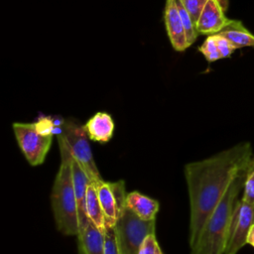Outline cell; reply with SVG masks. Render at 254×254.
Segmentation results:
<instances>
[{"mask_svg": "<svg viewBox=\"0 0 254 254\" xmlns=\"http://www.w3.org/2000/svg\"><path fill=\"white\" fill-rule=\"evenodd\" d=\"M251 163V144L240 142L206 159L185 166L190 199V247L196 242L202 226L232 182Z\"/></svg>", "mask_w": 254, "mask_h": 254, "instance_id": "cell-1", "label": "cell"}, {"mask_svg": "<svg viewBox=\"0 0 254 254\" xmlns=\"http://www.w3.org/2000/svg\"><path fill=\"white\" fill-rule=\"evenodd\" d=\"M251 165L235 178L219 203L208 216L196 242L190 247V254H224L232 215Z\"/></svg>", "mask_w": 254, "mask_h": 254, "instance_id": "cell-2", "label": "cell"}, {"mask_svg": "<svg viewBox=\"0 0 254 254\" xmlns=\"http://www.w3.org/2000/svg\"><path fill=\"white\" fill-rule=\"evenodd\" d=\"M51 205L58 230L64 235L77 236L79 218L72 182L71 157L64 153H61V165L51 192Z\"/></svg>", "mask_w": 254, "mask_h": 254, "instance_id": "cell-3", "label": "cell"}, {"mask_svg": "<svg viewBox=\"0 0 254 254\" xmlns=\"http://www.w3.org/2000/svg\"><path fill=\"white\" fill-rule=\"evenodd\" d=\"M117 204V220L114 225L116 245L119 254H138L145 237L155 233L156 219L143 220L126 205L124 181L110 183Z\"/></svg>", "mask_w": 254, "mask_h": 254, "instance_id": "cell-4", "label": "cell"}, {"mask_svg": "<svg viewBox=\"0 0 254 254\" xmlns=\"http://www.w3.org/2000/svg\"><path fill=\"white\" fill-rule=\"evenodd\" d=\"M55 130H58L57 138L60 153L67 154L75 160L83 169L92 185L102 181L93 160L88 142L89 138L84 125H79L72 120H61L58 126L54 122V132Z\"/></svg>", "mask_w": 254, "mask_h": 254, "instance_id": "cell-5", "label": "cell"}, {"mask_svg": "<svg viewBox=\"0 0 254 254\" xmlns=\"http://www.w3.org/2000/svg\"><path fill=\"white\" fill-rule=\"evenodd\" d=\"M18 145L31 166L44 163L54 136V121L41 118L37 122H15L12 125Z\"/></svg>", "mask_w": 254, "mask_h": 254, "instance_id": "cell-6", "label": "cell"}, {"mask_svg": "<svg viewBox=\"0 0 254 254\" xmlns=\"http://www.w3.org/2000/svg\"><path fill=\"white\" fill-rule=\"evenodd\" d=\"M254 225V203L238 199L228 233L224 254H237L247 244V237Z\"/></svg>", "mask_w": 254, "mask_h": 254, "instance_id": "cell-7", "label": "cell"}, {"mask_svg": "<svg viewBox=\"0 0 254 254\" xmlns=\"http://www.w3.org/2000/svg\"><path fill=\"white\" fill-rule=\"evenodd\" d=\"M230 19L224 15V9L220 0H208L202 9L196 23V30L201 35L218 34Z\"/></svg>", "mask_w": 254, "mask_h": 254, "instance_id": "cell-8", "label": "cell"}, {"mask_svg": "<svg viewBox=\"0 0 254 254\" xmlns=\"http://www.w3.org/2000/svg\"><path fill=\"white\" fill-rule=\"evenodd\" d=\"M164 21L168 37L173 48L178 52H183L188 49L189 45L187 42V36L176 0H166Z\"/></svg>", "mask_w": 254, "mask_h": 254, "instance_id": "cell-9", "label": "cell"}, {"mask_svg": "<svg viewBox=\"0 0 254 254\" xmlns=\"http://www.w3.org/2000/svg\"><path fill=\"white\" fill-rule=\"evenodd\" d=\"M71 173H72V182L74 188V193L77 204L78 218H79V231L84 228L89 219L86 214L85 209V198H86V190L88 185L91 184L87 175L83 171V169L78 165V163L71 158Z\"/></svg>", "mask_w": 254, "mask_h": 254, "instance_id": "cell-10", "label": "cell"}, {"mask_svg": "<svg viewBox=\"0 0 254 254\" xmlns=\"http://www.w3.org/2000/svg\"><path fill=\"white\" fill-rule=\"evenodd\" d=\"M78 254H105V236L90 220L77 235Z\"/></svg>", "mask_w": 254, "mask_h": 254, "instance_id": "cell-11", "label": "cell"}, {"mask_svg": "<svg viewBox=\"0 0 254 254\" xmlns=\"http://www.w3.org/2000/svg\"><path fill=\"white\" fill-rule=\"evenodd\" d=\"M88 138L99 143L110 141L114 132L112 117L106 112H97L84 124Z\"/></svg>", "mask_w": 254, "mask_h": 254, "instance_id": "cell-12", "label": "cell"}, {"mask_svg": "<svg viewBox=\"0 0 254 254\" xmlns=\"http://www.w3.org/2000/svg\"><path fill=\"white\" fill-rule=\"evenodd\" d=\"M126 205L143 220H154L159 211V202L139 191H131L126 195Z\"/></svg>", "mask_w": 254, "mask_h": 254, "instance_id": "cell-13", "label": "cell"}, {"mask_svg": "<svg viewBox=\"0 0 254 254\" xmlns=\"http://www.w3.org/2000/svg\"><path fill=\"white\" fill-rule=\"evenodd\" d=\"M96 188L99 203L105 220V226H114L117 220V204L110 182L103 180L93 185Z\"/></svg>", "mask_w": 254, "mask_h": 254, "instance_id": "cell-14", "label": "cell"}, {"mask_svg": "<svg viewBox=\"0 0 254 254\" xmlns=\"http://www.w3.org/2000/svg\"><path fill=\"white\" fill-rule=\"evenodd\" d=\"M218 34L226 38L236 49L245 47L254 48V35L251 34L240 21L230 20Z\"/></svg>", "mask_w": 254, "mask_h": 254, "instance_id": "cell-15", "label": "cell"}, {"mask_svg": "<svg viewBox=\"0 0 254 254\" xmlns=\"http://www.w3.org/2000/svg\"><path fill=\"white\" fill-rule=\"evenodd\" d=\"M85 209L88 219L101 231L104 232L105 229V220L102 213V209L99 203L98 194L96 188L89 184L86 190L85 198Z\"/></svg>", "mask_w": 254, "mask_h": 254, "instance_id": "cell-16", "label": "cell"}, {"mask_svg": "<svg viewBox=\"0 0 254 254\" xmlns=\"http://www.w3.org/2000/svg\"><path fill=\"white\" fill-rule=\"evenodd\" d=\"M176 3H177V6H178V10H179L184 28H185V32H186V36H187V42H188V45L190 47L195 42V40L198 36V32H197L196 27H195V25H194V23L191 19L190 14L189 13V11L184 6L182 0H176Z\"/></svg>", "mask_w": 254, "mask_h": 254, "instance_id": "cell-17", "label": "cell"}, {"mask_svg": "<svg viewBox=\"0 0 254 254\" xmlns=\"http://www.w3.org/2000/svg\"><path fill=\"white\" fill-rule=\"evenodd\" d=\"M198 51L204 56L207 62L212 63L221 59L219 51L216 46V42L213 35L207 36L202 45L198 48Z\"/></svg>", "mask_w": 254, "mask_h": 254, "instance_id": "cell-18", "label": "cell"}, {"mask_svg": "<svg viewBox=\"0 0 254 254\" xmlns=\"http://www.w3.org/2000/svg\"><path fill=\"white\" fill-rule=\"evenodd\" d=\"M207 1L208 0H182L184 6L190 14L195 27H196V23L199 18V15H200L202 9L204 8L205 4L207 3Z\"/></svg>", "mask_w": 254, "mask_h": 254, "instance_id": "cell-19", "label": "cell"}, {"mask_svg": "<svg viewBox=\"0 0 254 254\" xmlns=\"http://www.w3.org/2000/svg\"><path fill=\"white\" fill-rule=\"evenodd\" d=\"M241 198L246 202L254 203V161L252 162V165L246 177L243 188V195Z\"/></svg>", "mask_w": 254, "mask_h": 254, "instance_id": "cell-20", "label": "cell"}, {"mask_svg": "<svg viewBox=\"0 0 254 254\" xmlns=\"http://www.w3.org/2000/svg\"><path fill=\"white\" fill-rule=\"evenodd\" d=\"M161 250L155 233H151L145 237L143 242L140 245L138 254H158Z\"/></svg>", "mask_w": 254, "mask_h": 254, "instance_id": "cell-21", "label": "cell"}, {"mask_svg": "<svg viewBox=\"0 0 254 254\" xmlns=\"http://www.w3.org/2000/svg\"><path fill=\"white\" fill-rule=\"evenodd\" d=\"M213 36H214V39L216 42L217 49L221 56V59L229 58L232 55V53L236 50V48L223 36H221L219 34H214Z\"/></svg>", "mask_w": 254, "mask_h": 254, "instance_id": "cell-22", "label": "cell"}, {"mask_svg": "<svg viewBox=\"0 0 254 254\" xmlns=\"http://www.w3.org/2000/svg\"><path fill=\"white\" fill-rule=\"evenodd\" d=\"M105 254H119L116 245L114 226H105Z\"/></svg>", "mask_w": 254, "mask_h": 254, "instance_id": "cell-23", "label": "cell"}, {"mask_svg": "<svg viewBox=\"0 0 254 254\" xmlns=\"http://www.w3.org/2000/svg\"><path fill=\"white\" fill-rule=\"evenodd\" d=\"M247 244H250V245H252L254 247V225L252 226V228L250 229V232L248 234Z\"/></svg>", "mask_w": 254, "mask_h": 254, "instance_id": "cell-24", "label": "cell"}, {"mask_svg": "<svg viewBox=\"0 0 254 254\" xmlns=\"http://www.w3.org/2000/svg\"><path fill=\"white\" fill-rule=\"evenodd\" d=\"M158 254H163V252H162V250H160L159 252H158Z\"/></svg>", "mask_w": 254, "mask_h": 254, "instance_id": "cell-25", "label": "cell"}]
</instances>
